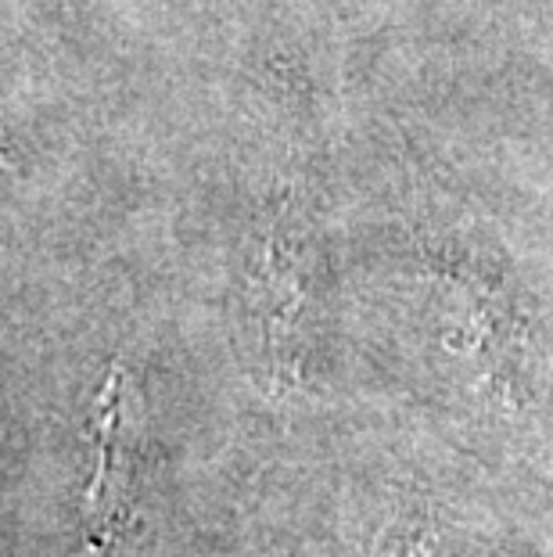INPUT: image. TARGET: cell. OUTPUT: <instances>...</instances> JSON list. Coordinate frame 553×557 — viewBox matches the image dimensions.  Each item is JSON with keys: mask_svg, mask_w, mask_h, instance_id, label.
<instances>
[{"mask_svg": "<svg viewBox=\"0 0 553 557\" xmlns=\"http://www.w3.org/2000/svg\"><path fill=\"white\" fill-rule=\"evenodd\" d=\"M403 557H475L467 547L464 550H450L442 543H406Z\"/></svg>", "mask_w": 553, "mask_h": 557, "instance_id": "cell-1", "label": "cell"}]
</instances>
